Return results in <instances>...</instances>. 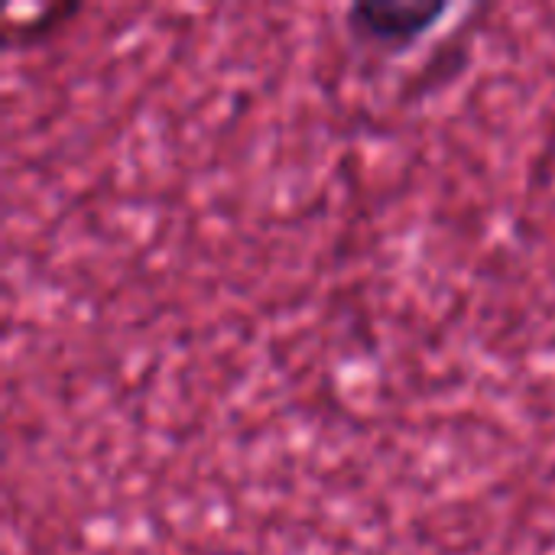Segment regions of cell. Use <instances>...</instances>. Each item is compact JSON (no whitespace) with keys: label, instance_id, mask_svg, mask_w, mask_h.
Here are the masks:
<instances>
[{"label":"cell","instance_id":"1","mask_svg":"<svg viewBox=\"0 0 555 555\" xmlns=\"http://www.w3.org/2000/svg\"><path fill=\"white\" fill-rule=\"evenodd\" d=\"M452 3H351L345 10V29L358 46L380 49L387 55H400L420 46L446 16Z\"/></svg>","mask_w":555,"mask_h":555}]
</instances>
